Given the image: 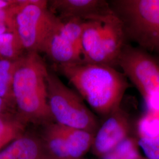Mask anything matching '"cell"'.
<instances>
[{
    "mask_svg": "<svg viewBox=\"0 0 159 159\" xmlns=\"http://www.w3.org/2000/svg\"><path fill=\"white\" fill-rule=\"evenodd\" d=\"M55 67L97 113L107 117L120 108L129 84L115 67L83 61Z\"/></svg>",
    "mask_w": 159,
    "mask_h": 159,
    "instance_id": "cell-1",
    "label": "cell"
},
{
    "mask_svg": "<svg viewBox=\"0 0 159 159\" xmlns=\"http://www.w3.org/2000/svg\"><path fill=\"white\" fill-rule=\"evenodd\" d=\"M49 69L36 52H26L17 64L12 81L15 110L24 123L49 125L52 120L47 101Z\"/></svg>",
    "mask_w": 159,
    "mask_h": 159,
    "instance_id": "cell-2",
    "label": "cell"
},
{
    "mask_svg": "<svg viewBox=\"0 0 159 159\" xmlns=\"http://www.w3.org/2000/svg\"><path fill=\"white\" fill-rule=\"evenodd\" d=\"M123 23L114 11L84 20L81 36L83 60L116 68L126 44Z\"/></svg>",
    "mask_w": 159,
    "mask_h": 159,
    "instance_id": "cell-3",
    "label": "cell"
},
{
    "mask_svg": "<svg viewBox=\"0 0 159 159\" xmlns=\"http://www.w3.org/2000/svg\"><path fill=\"white\" fill-rule=\"evenodd\" d=\"M110 4L126 36L143 50L159 54V0H118Z\"/></svg>",
    "mask_w": 159,
    "mask_h": 159,
    "instance_id": "cell-4",
    "label": "cell"
},
{
    "mask_svg": "<svg viewBox=\"0 0 159 159\" xmlns=\"http://www.w3.org/2000/svg\"><path fill=\"white\" fill-rule=\"evenodd\" d=\"M44 0H18L14 16V33L25 52L40 54L58 19Z\"/></svg>",
    "mask_w": 159,
    "mask_h": 159,
    "instance_id": "cell-5",
    "label": "cell"
},
{
    "mask_svg": "<svg viewBox=\"0 0 159 159\" xmlns=\"http://www.w3.org/2000/svg\"><path fill=\"white\" fill-rule=\"evenodd\" d=\"M47 84L48 105L56 124L95 134L98 125L96 119L85 106L83 98L50 70Z\"/></svg>",
    "mask_w": 159,
    "mask_h": 159,
    "instance_id": "cell-6",
    "label": "cell"
},
{
    "mask_svg": "<svg viewBox=\"0 0 159 159\" xmlns=\"http://www.w3.org/2000/svg\"><path fill=\"white\" fill-rule=\"evenodd\" d=\"M118 66L140 93L147 112L159 116V62L142 48L125 46Z\"/></svg>",
    "mask_w": 159,
    "mask_h": 159,
    "instance_id": "cell-7",
    "label": "cell"
},
{
    "mask_svg": "<svg viewBox=\"0 0 159 159\" xmlns=\"http://www.w3.org/2000/svg\"><path fill=\"white\" fill-rule=\"evenodd\" d=\"M130 123L121 107L107 117L97 130L93 143L94 153L102 157L113 150L130 134Z\"/></svg>",
    "mask_w": 159,
    "mask_h": 159,
    "instance_id": "cell-8",
    "label": "cell"
},
{
    "mask_svg": "<svg viewBox=\"0 0 159 159\" xmlns=\"http://www.w3.org/2000/svg\"><path fill=\"white\" fill-rule=\"evenodd\" d=\"M47 5L58 18L87 20L113 12L110 3L103 0H51L47 1Z\"/></svg>",
    "mask_w": 159,
    "mask_h": 159,
    "instance_id": "cell-9",
    "label": "cell"
},
{
    "mask_svg": "<svg viewBox=\"0 0 159 159\" xmlns=\"http://www.w3.org/2000/svg\"><path fill=\"white\" fill-rule=\"evenodd\" d=\"M56 27L47 38L41 52L46 54L55 66L70 65L83 61L81 51L59 33Z\"/></svg>",
    "mask_w": 159,
    "mask_h": 159,
    "instance_id": "cell-10",
    "label": "cell"
},
{
    "mask_svg": "<svg viewBox=\"0 0 159 159\" xmlns=\"http://www.w3.org/2000/svg\"><path fill=\"white\" fill-rule=\"evenodd\" d=\"M40 143L34 137L21 136L0 152V159H41Z\"/></svg>",
    "mask_w": 159,
    "mask_h": 159,
    "instance_id": "cell-11",
    "label": "cell"
},
{
    "mask_svg": "<svg viewBox=\"0 0 159 159\" xmlns=\"http://www.w3.org/2000/svg\"><path fill=\"white\" fill-rule=\"evenodd\" d=\"M58 125L65 137L70 159L79 158L93 145L94 133L84 130Z\"/></svg>",
    "mask_w": 159,
    "mask_h": 159,
    "instance_id": "cell-12",
    "label": "cell"
},
{
    "mask_svg": "<svg viewBox=\"0 0 159 159\" xmlns=\"http://www.w3.org/2000/svg\"><path fill=\"white\" fill-rule=\"evenodd\" d=\"M20 58L18 60L0 59V97L8 102L14 110L12 81L15 70Z\"/></svg>",
    "mask_w": 159,
    "mask_h": 159,
    "instance_id": "cell-13",
    "label": "cell"
},
{
    "mask_svg": "<svg viewBox=\"0 0 159 159\" xmlns=\"http://www.w3.org/2000/svg\"><path fill=\"white\" fill-rule=\"evenodd\" d=\"M25 125L16 112L0 114V140L13 142L23 135Z\"/></svg>",
    "mask_w": 159,
    "mask_h": 159,
    "instance_id": "cell-14",
    "label": "cell"
},
{
    "mask_svg": "<svg viewBox=\"0 0 159 159\" xmlns=\"http://www.w3.org/2000/svg\"><path fill=\"white\" fill-rule=\"evenodd\" d=\"M56 30L81 51L84 20L77 18H58ZM82 53V52H81Z\"/></svg>",
    "mask_w": 159,
    "mask_h": 159,
    "instance_id": "cell-15",
    "label": "cell"
},
{
    "mask_svg": "<svg viewBox=\"0 0 159 159\" xmlns=\"http://www.w3.org/2000/svg\"><path fill=\"white\" fill-rule=\"evenodd\" d=\"M47 129L46 139L49 148L58 158L70 159L65 137L57 124H50Z\"/></svg>",
    "mask_w": 159,
    "mask_h": 159,
    "instance_id": "cell-16",
    "label": "cell"
},
{
    "mask_svg": "<svg viewBox=\"0 0 159 159\" xmlns=\"http://www.w3.org/2000/svg\"><path fill=\"white\" fill-rule=\"evenodd\" d=\"M25 53L14 33L0 34V59L18 60Z\"/></svg>",
    "mask_w": 159,
    "mask_h": 159,
    "instance_id": "cell-17",
    "label": "cell"
},
{
    "mask_svg": "<svg viewBox=\"0 0 159 159\" xmlns=\"http://www.w3.org/2000/svg\"><path fill=\"white\" fill-rule=\"evenodd\" d=\"M137 140H150L159 137V116L146 112L136 125Z\"/></svg>",
    "mask_w": 159,
    "mask_h": 159,
    "instance_id": "cell-18",
    "label": "cell"
},
{
    "mask_svg": "<svg viewBox=\"0 0 159 159\" xmlns=\"http://www.w3.org/2000/svg\"><path fill=\"white\" fill-rule=\"evenodd\" d=\"M137 140L129 136L112 150L115 159H143Z\"/></svg>",
    "mask_w": 159,
    "mask_h": 159,
    "instance_id": "cell-19",
    "label": "cell"
},
{
    "mask_svg": "<svg viewBox=\"0 0 159 159\" xmlns=\"http://www.w3.org/2000/svg\"><path fill=\"white\" fill-rule=\"evenodd\" d=\"M18 0L12 6L0 10V34L14 33V16Z\"/></svg>",
    "mask_w": 159,
    "mask_h": 159,
    "instance_id": "cell-20",
    "label": "cell"
},
{
    "mask_svg": "<svg viewBox=\"0 0 159 159\" xmlns=\"http://www.w3.org/2000/svg\"><path fill=\"white\" fill-rule=\"evenodd\" d=\"M137 142L146 158L159 159V137L150 140H137Z\"/></svg>",
    "mask_w": 159,
    "mask_h": 159,
    "instance_id": "cell-21",
    "label": "cell"
},
{
    "mask_svg": "<svg viewBox=\"0 0 159 159\" xmlns=\"http://www.w3.org/2000/svg\"><path fill=\"white\" fill-rule=\"evenodd\" d=\"M10 111L16 112L15 110L8 104V102H6L4 99H2L1 97H0V114Z\"/></svg>",
    "mask_w": 159,
    "mask_h": 159,
    "instance_id": "cell-22",
    "label": "cell"
},
{
    "mask_svg": "<svg viewBox=\"0 0 159 159\" xmlns=\"http://www.w3.org/2000/svg\"><path fill=\"white\" fill-rule=\"evenodd\" d=\"M16 0H0V10L13 5Z\"/></svg>",
    "mask_w": 159,
    "mask_h": 159,
    "instance_id": "cell-23",
    "label": "cell"
},
{
    "mask_svg": "<svg viewBox=\"0 0 159 159\" xmlns=\"http://www.w3.org/2000/svg\"><path fill=\"white\" fill-rule=\"evenodd\" d=\"M143 159H148V158H146V157H145V158H143Z\"/></svg>",
    "mask_w": 159,
    "mask_h": 159,
    "instance_id": "cell-24",
    "label": "cell"
}]
</instances>
